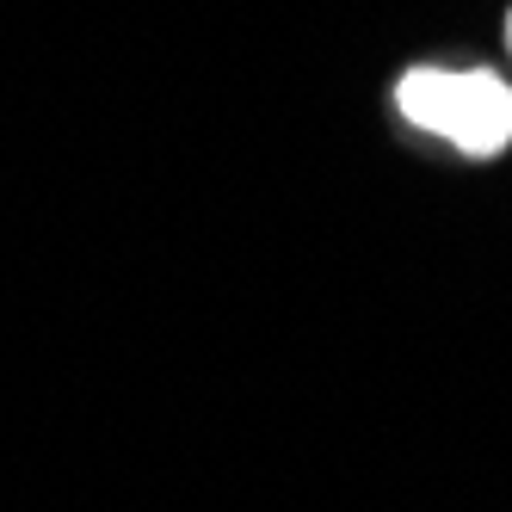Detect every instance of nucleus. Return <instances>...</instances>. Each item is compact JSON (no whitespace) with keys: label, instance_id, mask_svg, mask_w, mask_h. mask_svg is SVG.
Wrapping results in <instances>:
<instances>
[{"label":"nucleus","instance_id":"1","mask_svg":"<svg viewBox=\"0 0 512 512\" xmlns=\"http://www.w3.org/2000/svg\"><path fill=\"white\" fill-rule=\"evenodd\" d=\"M395 105L408 124L445 136L463 155H500L512 142V87L488 68H408Z\"/></svg>","mask_w":512,"mask_h":512},{"label":"nucleus","instance_id":"2","mask_svg":"<svg viewBox=\"0 0 512 512\" xmlns=\"http://www.w3.org/2000/svg\"><path fill=\"white\" fill-rule=\"evenodd\" d=\"M506 44H512V19H506Z\"/></svg>","mask_w":512,"mask_h":512}]
</instances>
